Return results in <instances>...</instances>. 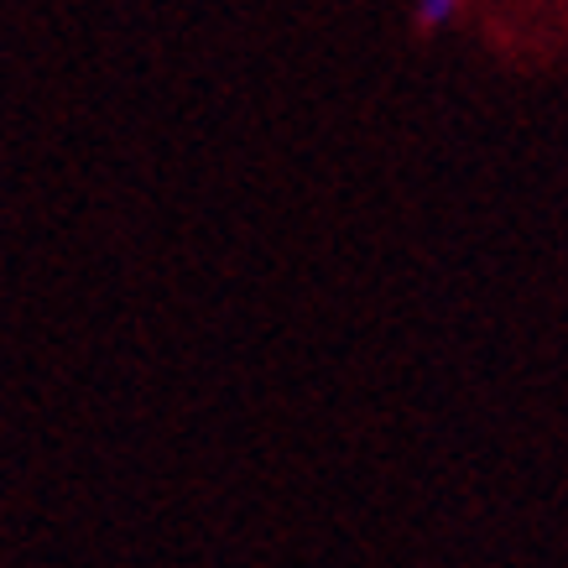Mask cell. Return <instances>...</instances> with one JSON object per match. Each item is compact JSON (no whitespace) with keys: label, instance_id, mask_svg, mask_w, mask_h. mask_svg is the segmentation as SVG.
Instances as JSON below:
<instances>
[{"label":"cell","instance_id":"cell-1","mask_svg":"<svg viewBox=\"0 0 568 568\" xmlns=\"http://www.w3.org/2000/svg\"><path fill=\"white\" fill-rule=\"evenodd\" d=\"M454 6H459V0H417V21H423V27H444V21L454 17Z\"/></svg>","mask_w":568,"mask_h":568}]
</instances>
